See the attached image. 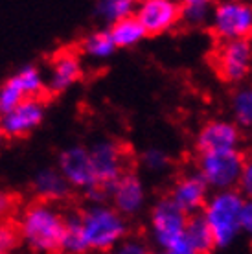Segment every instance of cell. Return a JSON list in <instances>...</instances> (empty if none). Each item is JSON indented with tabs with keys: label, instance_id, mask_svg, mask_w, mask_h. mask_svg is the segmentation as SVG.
Here are the masks:
<instances>
[{
	"label": "cell",
	"instance_id": "cell-21",
	"mask_svg": "<svg viewBox=\"0 0 252 254\" xmlns=\"http://www.w3.org/2000/svg\"><path fill=\"white\" fill-rule=\"evenodd\" d=\"M212 9L214 4L208 0H186L179 4V20L189 28H202L210 24Z\"/></svg>",
	"mask_w": 252,
	"mask_h": 254
},
{
	"label": "cell",
	"instance_id": "cell-10",
	"mask_svg": "<svg viewBox=\"0 0 252 254\" xmlns=\"http://www.w3.org/2000/svg\"><path fill=\"white\" fill-rule=\"evenodd\" d=\"M217 72L227 83H243L252 68L251 39H236L223 43L215 58Z\"/></svg>",
	"mask_w": 252,
	"mask_h": 254
},
{
	"label": "cell",
	"instance_id": "cell-18",
	"mask_svg": "<svg viewBox=\"0 0 252 254\" xmlns=\"http://www.w3.org/2000/svg\"><path fill=\"white\" fill-rule=\"evenodd\" d=\"M109 35L113 39L116 50H118V48H134V46H138L140 43L147 37L142 24L136 20L134 15L114 22V24L109 28Z\"/></svg>",
	"mask_w": 252,
	"mask_h": 254
},
{
	"label": "cell",
	"instance_id": "cell-3",
	"mask_svg": "<svg viewBox=\"0 0 252 254\" xmlns=\"http://www.w3.org/2000/svg\"><path fill=\"white\" fill-rule=\"evenodd\" d=\"M245 197L238 190L210 193L208 201L201 210V216L212 234L214 249H227L238 240V236L241 234L240 212Z\"/></svg>",
	"mask_w": 252,
	"mask_h": 254
},
{
	"label": "cell",
	"instance_id": "cell-11",
	"mask_svg": "<svg viewBox=\"0 0 252 254\" xmlns=\"http://www.w3.org/2000/svg\"><path fill=\"white\" fill-rule=\"evenodd\" d=\"M243 134L241 129L232 120L215 118L206 122L195 136V147L201 153H223L240 151Z\"/></svg>",
	"mask_w": 252,
	"mask_h": 254
},
{
	"label": "cell",
	"instance_id": "cell-15",
	"mask_svg": "<svg viewBox=\"0 0 252 254\" xmlns=\"http://www.w3.org/2000/svg\"><path fill=\"white\" fill-rule=\"evenodd\" d=\"M210 197V188L197 172L186 173L177 181L171 188V195L168 197L184 216L201 214L202 206Z\"/></svg>",
	"mask_w": 252,
	"mask_h": 254
},
{
	"label": "cell",
	"instance_id": "cell-2",
	"mask_svg": "<svg viewBox=\"0 0 252 254\" xmlns=\"http://www.w3.org/2000/svg\"><path fill=\"white\" fill-rule=\"evenodd\" d=\"M88 253H111L129 236V223L111 204H88L79 212Z\"/></svg>",
	"mask_w": 252,
	"mask_h": 254
},
{
	"label": "cell",
	"instance_id": "cell-22",
	"mask_svg": "<svg viewBox=\"0 0 252 254\" xmlns=\"http://www.w3.org/2000/svg\"><path fill=\"white\" fill-rule=\"evenodd\" d=\"M184 236L191 247L195 249L197 254H210L214 249V240L210 234L206 223L202 219L201 214L189 216L186 221V229H184Z\"/></svg>",
	"mask_w": 252,
	"mask_h": 254
},
{
	"label": "cell",
	"instance_id": "cell-14",
	"mask_svg": "<svg viewBox=\"0 0 252 254\" xmlns=\"http://www.w3.org/2000/svg\"><path fill=\"white\" fill-rule=\"evenodd\" d=\"M134 17L144 28L145 35L170 32L179 22V2L173 0H144L136 4Z\"/></svg>",
	"mask_w": 252,
	"mask_h": 254
},
{
	"label": "cell",
	"instance_id": "cell-1",
	"mask_svg": "<svg viewBox=\"0 0 252 254\" xmlns=\"http://www.w3.org/2000/svg\"><path fill=\"white\" fill-rule=\"evenodd\" d=\"M64 214L54 203L35 201L19 219V238L32 254H57Z\"/></svg>",
	"mask_w": 252,
	"mask_h": 254
},
{
	"label": "cell",
	"instance_id": "cell-31",
	"mask_svg": "<svg viewBox=\"0 0 252 254\" xmlns=\"http://www.w3.org/2000/svg\"><path fill=\"white\" fill-rule=\"evenodd\" d=\"M2 136H4V134H2V131H0V142H2Z\"/></svg>",
	"mask_w": 252,
	"mask_h": 254
},
{
	"label": "cell",
	"instance_id": "cell-23",
	"mask_svg": "<svg viewBox=\"0 0 252 254\" xmlns=\"http://www.w3.org/2000/svg\"><path fill=\"white\" fill-rule=\"evenodd\" d=\"M134 9L136 2L132 0H101L96 4V17L101 22L113 26L114 22L134 15Z\"/></svg>",
	"mask_w": 252,
	"mask_h": 254
},
{
	"label": "cell",
	"instance_id": "cell-24",
	"mask_svg": "<svg viewBox=\"0 0 252 254\" xmlns=\"http://www.w3.org/2000/svg\"><path fill=\"white\" fill-rule=\"evenodd\" d=\"M232 116L234 124L243 129L252 126V90L249 85H241L232 96Z\"/></svg>",
	"mask_w": 252,
	"mask_h": 254
},
{
	"label": "cell",
	"instance_id": "cell-29",
	"mask_svg": "<svg viewBox=\"0 0 252 254\" xmlns=\"http://www.w3.org/2000/svg\"><path fill=\"white\" fill-rule=\"evenodd\" d=\"M238 188H240L238 191H240L243 197L251 195V191H252V166H251V162H247L245 168L241 170L240 179H238Z\"/></svg>",
	"mask_w": 252,
	"mask_h": 254
},
{
	"label": "cell",
	"instance_id": "cell-8",
	"mask_svg": "<svg viewBox=\"0 0 252 254\" xmlns=\"http://www.w3.org/2000/svg\"><path fill=\"white\" fill-rule=\"evenodd\" d=\"M56 168L57 172L63 175L64 181L68 183L70 188L87 191L98 186L87 146L74 144V146H68L66 149H63L57 157Z\"/></svg>",
	"mask_w": 252,
	"mask_h": 254
},
{
	"label": "cell",
	"instance_id": "cell-30",
	"mask_svg": "<svg viewBox=\"0 0 252 254\" xmlns=\"http://www.w3.org/2000/svg\"><path fill=\"white\" fill-rule=\"evenodd\" d=\"M240 230L245 232V234H251L252 232V203L249 199H245L243 208L240 212Z\"/></svg>",
	"mask_w": 252,
	"mask_h": 254
},
{
	"label": "cell",
	"instance_id": "cell-26",
	"mask_svg": "<svg viewBox=\"0 0 252 254\" xmlns=\"http://www.w3.org/2000/svg\"><path fill=\"white\" fill-rule=\"evenodd\" d=\"M20 245L19 230L9 221H0V254H15Z\"/></svg>",
	"mask_w": 252,
	"mask_h": 254
},
{
	"label": "cell",
	"instance_id": "cell-27",
	"mask_svg": "<svg viewBox=\"0 0 252 254\" xmlns=\"http://www.w3.org/2000/svg\"><path fill=\"white\" fill-rule=\"evenodd\" d=\"M111 254H153L149 245L142 238H129L127 236L122 243L111 251Z\"/></svg>",
	"mask_w": 252,
	"mask_h": 254
},
{
	"label": "cell",
	"instance_id": "cell-7",
	"mask_svg": "<svg viewBox=\"0 0 252 254\" xmlns=\"http://www.w3.org/2000/svg\"><path fill=\"white\" fill-rule=\"evenodd\" d=\"M46 89L44 76L35 64H26L11 77H7L0 87V115H4L19 103L30 98H39Z\"/></svg>",
	"mask_w": 252,
	"mask_h": 254
},
{
	"label": "cell",
	"instance_id": "cell-20",
	"mask_svg": "<svg viewBox=\"0 0 252 254\" xmlns=\"http://www.w3.org/2000/svg\"><path fill=\"white\" fill-rule=\"evenodd\" d=\"M79 48H81L83 56L92 59V61H105V59L113 58L114 52H116V46H114L113 39L109 35V30L90 32L81 41Z\"/></svg>",
	"mask_w": 252,
	"mask_h": 254
},
{
	"label": "cell",
	"instance_id": "cell-6",
	"mask_svg": "<svg viewBox=\"0 0 252 254\" xmlns=\"http://www.w3.org/2000/svg\"><path fill=\"white\" fill-rule=\"evenodd\" d=\"M210 28L223 43L236 39H249L252 32V7L247 2L225 0L212 9Z\"/></svg>",
	"mask_w": 252,
	"mask_h": 254
},
{
	"label": "cell",
	"instance_id": "cell-25",
	"mask_svg": "<svg viewBox=\"0 0 252 254\" xmlns=\"http://www.w3.org/2000/svg\"><path fill=\"white\" fill-rule=\"evenodd\" d=\"M140 162L147 172L151 173H162L166 172L171 164L170 153L164 151L162 147H147L140 155Z\"/></svg>",
	"mask_w": 252,
	"mask_h": 254
},
{
	"label": "cell",
	"instance_id": "cell-16",
	"mask_svg": "<svg viewBox=\"0 0 252 254\" xmlns=\"http://www.w3.org/2000/svg\"><path fill=\"white\" fill-rule=\"evenodd\" d=\"M83 76L81 59L74 50L59 52L52 59L48 77L44 79L46 87L54 94H63L68 89H72Z\"/></svg>",
	"mask_w": 252,
	"mask_h": 254
},
{
	"label": "cell",
	"instance_id": "cell-13",
	"mask_svg": "<svg viewBox=\"0 0 252 254\" xmlns=\"http://www.w3.org/2000/svg\"><path fill=\"white\" fill-rule=\"evenodd\" d=\"M46 116V105L41 98H30L17 107L0 115V131L9 138H20L33 133Z\"/></svg>",
	"mask_w": 252,
	"mask_h": 254
},
{
	"label": "cell",
	"instance_id": "cell-9",
	"mask_svg": "<svg viewBox=\"0 0 252 254\" xmlns=\"http://www.w3.org/2000/svg\"><path fill=\"white\" fill-rule=\"evenodd\" d=\"M109 199L113 203L111 206L126 219L138 216L147 204V190L144 181L132 172L122 173L109 186Z\"/></svg>",
	"mask_w": 252,
	"mask_h": 254
},
{
	"label": "cell",
	"instance_id": "cell-4",
	"mask_svg": "<svg viewBox=\"0 0 252 254\" xmlns=\"http://www.w3.org/2000/svg\"><path fill=\"white\" fill-rule=\"evenodd\" d=\"M245 155L240 151L201 153L197 160V173L210 190H236L241 170L245 168Z\"/></svg>",
	"mask_w": 252,
	"mask_h": 254
},
{
	"label": "cell",
	"instance_id": "cell-32",
	"mask_svg": "<svg viewBox=\"0 0 252 254\" xmlns=\"http://www.w3.org/2000/svg\"><path fill=\"white\" fill-rule=\"evenodd\" d=\"M155 254H166V253H155Z\"/></svg>",
	"mask_w": 252,
	"mask_h": 254
},
{
	"label": "cell",
	"instance_id": "cell-17",
	"mask_svg": "<svg viewBox=\"0 0 252 254\" xmlns=\"http://www.w3.org/2000/svg\"><path fill=\"white\" fill-rule=\"evenodd\" d=\"M33 191L44 203H57L64 201L70 195L68 183L63 175L57 172V168H43L33 175Z\"/></svg>",
	"mask_w": 252,
	"mask_h": 254
},
{
	"label": "cell",
	"instance_id": "cell-28",
	"mask_svg": "<svg viewBox=\"0 0 252 254\" xmlns=\"http://www.w3.org/2000/svg\"><path fill=\"white\" fill-rule=\"evenodd\" d=\"M17 208V197L9 191H0V221H6Z\"/></svg>",
	"mask_w": 252,
	"mask_h": 254
},
{
	"label": "cell",
	"instance_id": "cell-19",
	"mask_svg": "<svg viewBox=\"0 0 252 254\" xmlns=\"http://www.w3.org/2000/svg\"><path fill=\"white\" fill-rule=\"evenodd\" d=\"M59 253L61 254H87L88 247L85 243V236L81 229V219L77 212H72L64 216L61 242H59Z\"/></svg>",
	"mask_w": 252,
	"mask_h": 254
},
{
	"label": "cell",
	"instance_id": "cell-12",
	"mask_svg": "<svg viewBox=\"0 0 252 254\" xmlns=\"http://www.w3.org/2000/svg\"><path fill=\"white\" fill-rule=\"evenodd\" d=\"M88 155L92 162L98 186L107 188L113 185L122 173H126V155L116 142L113 140H98L88 146Z\"/></svg>",
	"mask_w": 252,
	"mask_h": 254
},
{
	"label": "cell",
	"instance_id": "cell-5",
	"mask_svg": "<svg viewBox=\"0 0 252 254\" xmlns=\"http://www.w3.org/2000/svg\"><path fill=\"white\" fill-rule=\"evenodd\" d=\"M188 216H184L170 199H160L149 212V234L158 253H168L184 238Z\"/></svg>",
	"mask_w": 252,
	"mask_h": 254
}]
</instances>
